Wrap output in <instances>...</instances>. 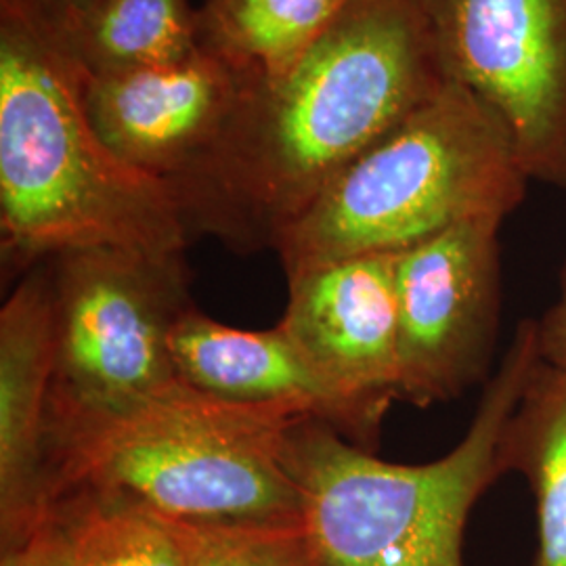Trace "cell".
Instances as JSON below:
<instances>
[{"label":"cell","instance_id":"cell-7","mask_svg":"<svg viewBox=\"0 0 566 566\" xmlns=\"http://www.w3.org/2000/svg\"><path fill=\"white\" fill-rule=\"evenodd\" d=\"M447 81L507 126L526 177L566 189V0H418Z\"/></svg>","mask_w":566,"mask_h":566},{"label":"cell","instance_id":"cell-11","mask_svg":"<svg viewBox=\"0 0 566 566\" xmlns=\"http://www.w3.org/2000/svg\"><path fill=\"white\" fill-rule=\"evenodd\" d=\"M53 361V285L49 266H39L0 311V549L57 507L46 455Z\"/></svg>","mask_w":566,"mask_h":566},{"label":"cell","instance_id":"cell-5","mask_svg":"<svg viewBox=\"0 0 566 566\" xmlns=\"http://www.w3.org/2000/svg\"><path fill=\"white\" fill-rule=\"evenodd\" d=\"M303 416L229 403L187 385L49 453L55 504L88 491L189 523H298L303 495L283 462Z\"/></svg>","mask_w":566,"mask_h":566},{"label":"cell","instance_id":"cell-19","mask_svg":"<svg viewBox=\"0 0 566 566\" xmlns=\"http://www.w3.org/2000/svg\"><path fill=\"white\" fill-rule=\"evenodd\" d=\"M537 322V348L544 364L566 371V264L558 280V296Z\"/></svg>","mask_w":566,"mask_h":566},{"label":"cell","instance_id":"cell-15","mask_svg":"<svg viewBox=\"0 0 566 566\" xmlns=\"http://www.w3.org/2000/svg\"><path fill=\"white\" fill-rule=\"evenodd\" d=\"M348 0H202L198 34L203 53L250 78L290 72Z\"/></svg>","mask_w":566,"mask_h":566},{"label":"cell","instance_id":"cell-14","mask_svg":"<svg viewBox=\"0 0 566 566\" xmlns=\"http://www.w3.org/2000/svg\"><path fill=\"white\" fill-rule=\"evenodd\" d=\"M504 474H521L535 500L531 566H566V371L539 361L500 439Z\"/></svg>","mask_w":566,"mask_h":566},{"label":"cell","instance_id":"cell-10","mask_svg":"<svg viewBox=\"0 0 566 566\" xmlns=\"http://www.w3.org/2000/svg\"><path fill=\"white\" fill-rule=\"evenodd\" d=\"M245 78L200 51L175 65L86 76L84 105L116 158L175 191L223 142Z\"/></svg>","mask_w":566,"mask_h":566},{"label":"cell","instance_id":"cell-9","mask_svg":"<svg viewBox=\"0 0 566 566\" xmlns=\"http://www.w3.org/2000/svg\"><path fill=\"white\" fill-rule=\"evenodd\" d=\"M397 252L364 254L287 273L280 327L338 390L376 441L399 399Z\"/></svg>","mask_w":566,"mask_h":566},{"label":"cell","instance_id":"cell-8","mask_svg":"<svg viewBox=\"0 0 566 566\" xmlns=\"http://www.w3.org/2000/svg\"><path fill=\"white\" fill-rule=\"evenodd\" d=\"M502 224H453L397 252L399 399L426 409L485 386L502 325Z\"/></svg>","mask_w":566,"mask_h":566},{"label":"cell","instance_id":"cell-16","mask_svg":"<svg viewBox=\"0 0 566 566\" xmlns=\"http://www.w3.org/2000/svg\"><path fill=\"white\" fill-rule=\"evenodd\" d=\"M63 566H187L172 523L124 497L76 491L57 502Z\"/></svg>","mask_w":566,"mask_h":566},{"label":"cell","instance_id":"cell-2","mask_svg":"<svg viewBox=\"0 0 566 566\" xmlns=\"http://www.w3.org/2000/svg\"><path fill=\"white\" fill-rule=\"evenodd\" d=\"M86 70L46 0H0V248L30 269L84 248L182 252L168 182L116 158L84 105Z\"/></svg>","mask_w":566,"mask_h":566},{"label":"cell","instance_id":"cell-6","mask_svg":"<svg viewBox=\"0 0 566 566\" xmlns=\"http://www.w3.org/2000/svg\"><path fill=\"white\" fill-rule=\"evenodd\" d=\"M49 261L55 361L46 455L181 385L170 336L193 304L182 252L84 248Z\"/></svg>","mask_w":566,"mask_h":566},{"label":"cell","instance_id":"cell-3","mask_svg":"<svg viewBox=\"0 0 566 566\" xmlns=\"http://www.w3.org/2000/svg\"><path fill=\"white\" fill-rule=\"evenodd\" d=\"M539 361L537 322L523 319L462 441L428 464L386 462L319 420L292 426L283 462L303 495L306 566H465L470 512L504 476L500 439Z\"/></svg>","mask_w":566,"mask_h":566},{"label":"cell","instance_id":"cell-13","mask_svg":"<svg viewBox=\"0 0 566 566\" xmlns=\"http://www.w3.org/2000/svg\"><path fill=\"white\" fill-rule=\"evenodd\" d=\"M46 2L88 76L175 65L202 51L198 9L189 0H97L78 11Z\"/></svg>","mask_w":566,"mask_h":566},{"label":"cell","instance_id":"cell-1","mask_svg":"<svg viewBox=\"0 0 566 566\" xmlns=\"http://www.w3.org/2000/svg\"><path fill=\"white\" fill-rule=\"evenodd\" d=\"M418 0H348L280 78H245L223 142L175 187L191 235L273 250L348 164L441 91Z\"/></svg>","mask_w":566,"mask_h":566},{"label":"cell","instance_id":"cell-18","mask_svg":"<svg viewBox=\"0 0 566 566\" xmlns=\"http://www.w3.org/2000/svg\"><path fill=\"white\" fill-rule=\"evenodd\" d=\"M65 528L60 506L23 542L0 549V566H63Z\"/></svg>","mask_w":566,"mask_h":566},{"label":"cell","instance_id":"cell-20","mask_svg":"<svg viewBox=\"0 0 566 566\" xmlns=\"http://www.w3.org/2000/svg\"><path fill=\"white\" fill-rule=\"evenodd\" d=\"M57 4H61L63 9H70V11H78V9H86V7H91L93 2H97V0H55Z\"/></svg>","mask_w":566,"mask_h":566},{"label":"cell","instance_id":"cell-12","mask_svg":"<svg viewBox=\"0 0 566 566\" xmlns=\"http://www.w3.org/2000/svg\"><path fill=\"white\" fill-rule=\"evenodd\" d=\"M170 353L182 385L203 395L319 420L365 451L380 443L280 325L238 329L191 304L172 329Z\"/></svg>","mask_w":566,"mask_h":566},{"label":"cell","instance_id":"cell-17","mask_svg":"<svg viewBox=\"0 0 566 566\" xmlns=\"http://www.w3.org/2000/svg\"><path fill=\"white\" fill-rule=\"evenodd\" d=\"M168 518V516H166ZM187 566H306L298 523L175 521Z\"/></svg>","mask_w":566,"mask_h":566},{"label":"cell","instance_id":"cell-4","mask_svg":"<svg viewBox=\"0 0 566 566\" xmlns=\"http://www.w3.org/2000/svg\"><path fill=\"white\" fill-rule=\"evenodd\" d=\"M528 182L504 120L447 81L348 164L273 250L285 275L348 256L395 254L464 221H506Z\"/></svg>","mask_w":566,"mask_h":566}]
</instances>
